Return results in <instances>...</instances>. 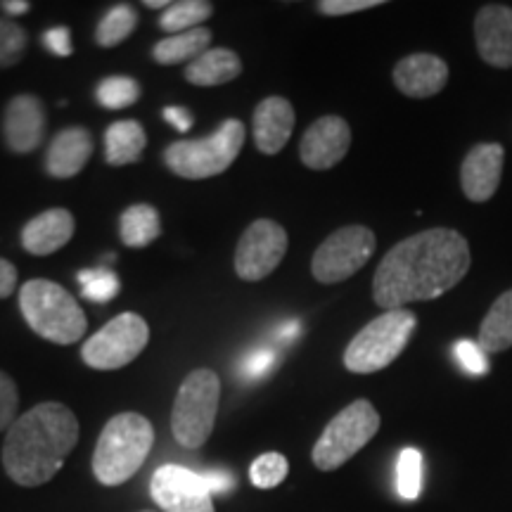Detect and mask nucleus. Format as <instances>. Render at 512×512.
Returning a JSON list of instances; mask_svg holds the SVG:
<instances>
[{
    "mask_svg": "<svg viewBox=\"0 0 512 512\" xmlns=\"http://www.w3.org/2000/svg\"><path fill=\"white\" fill-rule=\"evenodd\" d=\"M470 264V245L458 230H422L384 254L373 278V299L384 311L439 299L465 278Z\"/></svg>",
    "mask_w": 512,
    "mask_h": 512,
    "instance_id": "obj_1",
    "label": "nucleus"
},
{
    "mask_svg": "<svg viewBox=\"0 0 512 512\" xmlns=\"http://www.w3.org/2000/svg\"><path fill=\"white\" fill-rule=\"evenodd\" d=\"M79 420L60 401L38 403L5 432L3 470L19 486L48 484L79 444Z\"/></svg>",
    "mask_w": 512,
    "mask_h": 512,
    "instance_id": "obj_2",
    "label": "nucleus"
},
{
    "mask_svg": "<svg viewBox=\"0 0 512 512\" xmlns=\"http://www.w3.org/2000/svg\"><path fill=\"white\" fill-rule=\"evenodd\" d=\"M155 427L140 413H119L102 427L93 453V475L102 486L126 484L150 456Z\"/></svg>",
    "mask_w": 512,
    "mask_h": 512,
    "instance_id": "obj_3",
    "label": "nucleus"
},
{
    "mask_svg": "<svg viewBox=\"0 0 512 512\" xmlns=\"http://www.w3.org/2000/svg\"><path fill=\"white\" fill-rule=\"evenodd\" d=\"M19 311L31 332L46 342L69 347L88 332V318L74 294L46 278H34L19 287Z\"/></svg>",
    "mask_w": 512,
    "mask_h": 512,
    "instance_id": "obj_4",
    "label": "nucleus"
},
{
    "mask_svg": "<svg viewBox=\"0 0 512 512\" xmlns=\"http://www.w3.org/2000/svg\"><path fill=\"white\" fill-rule=\"evenodd\" d=\"M247 128L240 119H226L207 138L178 140L164 150V164L171 174L185 181H204L221 176L238 159L245 145Z\"/></svg>",
    "mask_w": 512,
    "mask_h": 512,
    "instance_id": "obj_5",
    "label": "nucleus"
},
{
    "mask_svg": "<svg viewBox=\"0 0 512 512\" xmlns=\"http://www.w3.org/2000/svg\"><path fill=\"white\" fill-rule=\"evenodd\" d=\"M415 328H418V318L413 311H384L351 339L344 351V368L356 375L380 373L403 354Z\"/></svg>",
    "mask_w": 512,
    "mask_h": 512,
    "instance_id": "obj_6",
    "label": "nucleus"
},
{
    "mask_svg": "<svg viewBox=\"0 0 512 512\" xmlns=\"http://www.w3.org/2000/svg\"><path fill=\"white\" fill-rule=\"evenodd\" d=\"M221 403V380L211 368H195L178 387L171 432L183 448H200L214 432Z\"/></svg>",
    "mask_w": 512,
    "mask_h": 512,
    "instance_id": "obj_7",
    "label": "nucleus"
},
{
    "mask_svg": "<svg viewBox=\"0 0 512 512\" xmlns=\"http://www.w3.org/2000/svg\"><path fill=\"white\" fill-rule=\"evenodd\" d=\"M380 430V413L368 399H358L342 408L335 418L328 422L320 439L311 451V460L318 470L332 472L368 446Z\"/></svg>",
    "mask_w": 512,
    "mask_h": 512,
    "instance_id": "obj_8",
    "label": "nucleus"
},
{
    "mask_svg": "<svg viewBox=\"0 0 512 512\" xmlns=\"http://www.w3.org/2000/svg\"><path fill=\"white\" fill-rule=\"evenodd\" d=\"M150 344V325L136 311L119 313L83 342L81 358L93 370H121Z\"/></svg>",
    "mask_w": 512,
    "mask_h": 512,
    "instance_id": "obj_9",
    "label": "nucleus"
},
{
    "mask_svg": "<svg viewBox=\"0 0 512 512\" xmlns=\"http://www.w3.org/2000/svg\"><path fill=\"white\" fill-rule=\"evenodd\" d=\"M375 233L368 226H344L328 235L311 256V275L323 285L349 280L373 259Z\"/></svg>",
    "mask_w": 512,
    "mask_h": 512,
    "instance_id": "obj_10",
    "label": "nucleus"
},
{
    "mask_svg": "<svg viewBox=\"0 0 512 512\" xmlns=\"http://www.w3.org/2000/svg\"><path fill=\"white\" fill-rule=\"evenodd\" d=\"M287 245V230L273 219H256L249 223L245 233L235 247L233 266L240 280L245 283H259L266 280L275 268L283 264Z\"/></svg>",
    "mask_w": 512,
    "mask_h": 512,
    "instance_id": "obj_11",
    "label": "nucleus"
},
{
    "mask_svg": "<svg viewBox=\"0 0 512 512\" xmlns=\"http://www.w3.org/2000/svg\"><path fill=\"white\" fill-rule=\"evenodd\" d=\"M150 496L164 512H216L200 472L164 465L152 475Z\"/></svg>",
    "mask_w": 512,
    "mask_h": 512,
    "instance_id": "obj_12",
    "label": "nucleus"
},
{
    "mask_svg": "<svg viewBox=\"0 0 512 512\" xmlns=\"http://www.w3.org/2000/svg\"><path fill=\"white\" fill-rule=\"evenodd\" d=\"M48 114L38 95L19 93L3 110V140L12 155H31L46 140Z\"/></svg>",
    "mask_w": 512,
    "mask_h": 512,
    "instance_id": "obj_13",
    "label": "nucleus"
},
{
    "mask_svg": "<svg viewBox=\"0 0 512 512\" xmlns=\"http://www.w3.org/2000/svg\"><path fill=\"white\" fill-rule=\"evenodd\" d=\"M351 147V126L347 119L335 117H320L306 128L302 143H299V159L306 169L311 171H328L337 166L347 157Z\"/></svg>",
    "mask_w": 512,
    "mask_h": 512,
    "instance_id": "obj_14",
    "label": "nucleus"
},
{
    "mask_svg": "<svg viewBox=\"0 0 512 512\" xmlns=\"http://www.w3.org/2000/svg\"><path fill=\"white\" fill-rule=\"evenodd\" d=\"M505 150L498 143H479L467 152L460 166V185L467 200L486 202L496 195L503 178Z\"/></svg>",
    "mask_w": 512,
    "mask_h": 512,
    "instance_id": "obj_15",
    "label": "nucleus"
},
{
    "mask_svg": "<svg viewBox=\"0 0 512 512\" xmlns=\"http://www.w3.org/2000/svg\"><path fill=\"white\" fill-rule=\"evenodd\" d=\"M475 41L479 57L496 69L512 67V8L484 5L475 17Z\"/></svg>",
    "mask_w": 512,
    "mask_h": 512,
    "instance_id": "obj_16",
    "label": "nucleus"
},
{
    "mask_svg": "<svg viewBox=\"0 0 512 512\" xmlns=\"http://www.w3.org/2000/svg\"><path fill=\"white\" fill-rule=\"evenodd\" d=\"M394 86L406 98L425 100L441 93L448 83V64L439 55L413 53L396 62Z\"/></svg>",
    "mask_w": 512,
    "mask_h": 512,
    "instance_id": "obj_17",
    "label": "nucleus"
},
{
    "mask_svg": "<svg viewBox=\"0 0 512 512\" xmlns=\"http://www.w3.org/2000/svg\"><path fill=\"white\" fill-rule=\"evenodd\" d=\"M294 121H297V114H294L292 102L287 98L271 95V98L261 100L252 114L256 150L264 152V155H278V152H283L292 138Z\"/></svg>",
    "mask_w": 512,
    "mask_h": 512,
    "instance_id": "obj_18",
    "label": "nucleus"
},
{
    "mask_svg": "<svg viewBox=\"0 0 512 512\" xmlns=\"http://www.w3.org/2000/svg\"><path fill=\"white\" fill-rule=\"evenodd\" d=\"M93 136L88 128L69 126L55 133L46 152V174L57 181L79 176L93 157Z\"/></svg>",
    "mask_w": 512,
    "mask_h": 512,
    "instance_id": "obj_19",
    "label": "nucleus"
},
{
    "mask_svg": "<svg viewBox=\"0 0 512 512\" xmlns=\"http://www.w3.org/2000/svg\"><path fill=\"white\" fill-rule=\"evenodd\" d=\"M76 221L69 209L53 207L29 219L22 228V247L31 256H50L74 238Z\"/></svg>",
    "mask_w": 512,
    "mask_h": 512,
    "instance_id": "obj_20",
    "label": "nucleus"
},
{
    "mask_svg": "<svg viewBox=\"0 0 512 512\" xmlns=\"http://www.w3.org/2000/svg\"><path fill=\"white\" fill-rule=\"evenodd\" d=\"M242 74V60L230 48H209L185 67V81L197 88H214L235 81Z\"/></svg>",
    "mask_w": 512,
    "mask_h": 512,
    "instance_id": "obj_21",
    "label": "nucleus"
},
{
    "mask_svg": "<svg viewBox=\"0 0 512 512\" xmlns=\"http://www.w3.org/2000/svg\"><path fill=\"white\" fill-rule=\"evenodd\" d=\"M147 147V133L140 121H114L105 131V162L110 166L136 164Z\"/></svg>",
    "mask_w": 512,
    "mask_h": 512,
    "instance_id": "obj_22",
    "label": "nucleus"
},
{
    "mask_svg": "<svg viewBox=\"0 0 512 512\" xmlns=\"http://www.w3.org/2000/svg\"><path fill=\"white\" fill-rule=\"evenodd\" d=\"M211 48V31L204 27L183 31V34L166 36L164 41L155 43L152 48V60L164 67H174V64L195 62L197 57L207 53Z\"/></svg>",
    "mask_w": 512,
    "mask_h": 512,
    "instance_id": "obj_23",
    "label": "nucleus"
},
{
    "mask_svg": "<svg viewBox=\"0 0 512 512\" xmlns=\"http://www.w3.org/2000/svg\"><path fill=\"white\" fill-rule=\"evenodd\" d=\"M479 347L486 354H501L512 347V290L503 292L491 304L482 325H479Z\"/></svg>",
    "mask_w": 512,
    "mask_h": 512,
    "instance_id": "obj_24",
    "label": "nucleus"
},
{
    "mask_svg": "<svg viewBox=\"0 0 512 512\" xmlns=\"http://www.w3.org/2000/svg\"><path fill=\"white\" fill-rule=\"evenodd\" d=\"M121 242L131 249H145L162 235V216L152 204H133L119 219Z\"/></svg>",
    "mask_w": 512,
    "mask_h": 512,
    "instance_id": "obj_25",
    "label": "nucleus"
},
{
    "mask_svg": "<svg viewBox=\"0 0 512 512\" xmlns=\"http://www.w3.org/2000/svg\"><path fill=\"white\" fill-rule=\"evenodd\" d=\"M138 10L133 5L121 3L114 5L102 15V19L95 27V43L100 48H117L126 38L133 36V31L138 27Z\"/></svg>",
    "mask_w": 512,
    "mask_h": 512,
    "instance_id": "obj_26",
    "label": "nucleus"
},
{
    "mask_svg": "<svg viewBox=\"0 0 512 512\" xmlns=\"http://www.w3.org/2000/svg\"><path fill=\"white\" fill-rule=\"evenodd\" d=\"M211 15H214V5L209 0H181L164 10V15L159 17V27L169 31L171 36L183 34V31L202 27Z\"/></svg>",
    "mask_w": 512,
    "mask_h": 512,
    "instance_id": "obj_27",
    "label": "nucleus"
},
{
    "mask_svg": "<svg viewBox=\"0 0 512 512\" xmlns=\"http://www.w3.org/2000/svg\"><path fill=\"white\" fill-rule=\"evenodd\" d=\"M95 100L105 110H126L140 100V83L131 76H107L95 88Z\"/></svg>",
    "mask_w": 512,
    "mask_h": 512,
    "instance_id": "obj_28",
    "label": "nucleus"
},
{
    "mask_svg": "<svg viewBox=\"0 0 512 512\" xmlns=\"http://www.w3.org/2000/svg\"><path fill=\"white\" fill-rule=\"evenodd\" d=\"M396 491L403 501H415L422 491V453L418 448H403L396 463Z\"/></svg>",
    "mask_w": 512,
    "mask_h": 512,
    "instance_id": "obj_29",
    "label": "nucleus"
},
{
    "mask_svg": "<svg viewBox=\"0 0 512 512\" xmlns=\"http://www.w3.org/2000/svg\"><path fill=\"white\" fill-rule=\"evenodd\" d=\"M29 46V36L22 24L10 17H0V69L17 67L24 60Z\"/></svg>",
    "mask_w": 512,
    "mask_h": 512,
    "instance_id": "obj_30",
    "label": "nucleus"
},
{
    "mask_svg": "<svg viewBox=\"0 0 512 512\" xmlns=\"http://www.w3.org/2000/svg\"><path fill=\"white\" fill-rule=\"evenodd\" d=\"M287 472H290V463L283 453L268 451L264 456H259L249 467V479L256 489H275L287 479Z\"/></svg>",
    "mask_w": 512,
    "mask_h": 512,
    "instance_id": "obj_31",
    "label": "nucleus"
},
{
    "mask_svg": "<svg viewBox=\"0 0 512 512\" xmlns=\"http://www.w3.org/2000/svg\"><path fill=\"white\" fill-rule=\"evenodd\" d=\"M79 283L83 287V297L91 299L95 304H107L117 297L121 290L119 278L112 271H83L79 273Z\"/></svg>",
    "mask_w": 512,
    "mask_h": 512,
    "instance_id": "obj_32",
    "label": "nucleus"
},
{
    "mask_svg": "<svg viewBox=\"0 0 512 512\" xmlns=\"http://www.w3.org/2000/svg\"><path fill=\"white\" fill-rule=\"evenodd\" d=\"M19 408V389L17 382L0 370V432H8L17 420Z\"/></svg>",
    "mask_w": 512,
    "mask_h": 512,
    "instance_id": "obj_33",
    "label": "nucleus"
},
{
    "mask_svg": "<svg viewBox=\"0 0 512 512\" xmlns=\"http://www.w3.org/2000/svg\"><path fill=\"white\" fill-rule=\"evenodd\" d=\"M453 354H456V361L463 366L465 373L484 375L489 370V358H486V351L479 347V342L458 339L456 347H453Z\"/></svg>",
    "mask_w": 512,
    "mask_h": 512,
    "instance_id": "obj_34",
    "label": "nucleus"
},
{
    "mask_svg": "<svg viewBox=\"0 0 512 512\" xmlns=\"http://www.w3.org/2000/svg\"><path fill=\"white\" fill-rule=\"evenodd\" d=\"M377 5H382V0H320L316 10L325 17H342L354 15V12L373 10Z\"/></svg>",
    "mask_w": 512,
    "mask_h": 512,
    "instance_id": "obj_35",
    "label": "nucleus"
},
{
    "mask_svg": "<svg viewBox=\"0 0 512 512\" xmlns=\"http://www.w3.org/2000/svg\"><path fill=\"white\" fill-rule=\"evenodd\" d=\"M273 366H275L273 351L259 349V351H252V354L245 356L240 373H242V377H247V380H256V377L266 375Z\"/></svg>",
    "mask_w": 512,
    "mask_h": 512,
    "instance_id": "obj_36",
    "label": "nucleus"
},
{
    "mask_svg": "<svg viewBox=\"0 0 512 512\" xmlns=\"http://www.w3.org/2000/svg\"><path fill=\"white\" fill-rule=\"evenodd\" d=\"M43 43H46V48L57 57H69L74 53L72 31H69L67 27L48 29L46 34H43Z\"/></svg>",
    "mask_w": 512,
    "mask_h": 512,
    "instance_id": "obj_37",
    "label": "nucleus"
},
{
    "mask_svg": "<svg viewBox=\"0 0 512 512\" xmlns=\"http://www.w3.org/2000/svg\"><path fill=\"white\" fill-rule=\"evenodd\" d=\"M204 484H207V489L211 494H230V491L235 489V477L233 472L228 470H207V472H200Z\"/></svg>",
    "mask_w": 512,
    "mask_h": 512,
    "instance_id": "obj_38",
    "label": "nucleus"
},
{
    "mask_svg": "<svg viewBox=\"0 0 512 512\" xmlns=\"http://www.w3.org/2000/svg\"><path fill=\"white\" fill-rule=\"evenodd\" d=\"M17 290V266L0 256V299H8Z\"/></svg>",
    "mask_w": 512,
    "mask_h": 512,
    "instance_id": "obj_39",
    "label": "nucleus"
},
{
    "mask_svg": "<svg viewBox=\"0 0 512 512\" xmlns=\"http://www.w3.org/2000/svg\"><path fill=\"white\" fill-rule=\"evenodd\" d=\"M164 119L169 121V124L174 126L176 131H181V133H188L190 128H192V114L185 110V107H178V105L166 107Z\"/></svg>",
    "mask_w": 512,
    "mask_h": 512,
    "instance_id": "obj_40",
    "label": "nucleus"
},
{
    "mask_svg": "<svg viewBox=\"0 0 512 512\" xmlns=\"http://www.w3.org/2000/svg\"><path fill=\"white\" fill-rule=\"evenodd\" d=\"M0 10H3L8 17H19V15H27L31 10V3L29 0H0Z\"/></svg>",
    "mask_w": 512,
    "mask_h": 512,
    "instance_id": "obj_41",
    "label": "nucleus"
},
{
    "mask_svg": "<svg viewBox=\"0 0 512 512\" xmlns=\"http://www.w3.org/2000/svg\"><path fill=\"white\" fill-rule=\"evenodd\" d=\"M294 335H299V320H287L283 328H280V337L292 339Z\"/></svg>",
    "mask_w": 512,
    "mask_h": 512,
    "instance_id": "obj_42",
    "label": "nucleus"
},
{
    "mask_svg": "<svg viewBox=\"0 0 512 512\" xmlns=\"http://www.w3.org/2000/svg\"><path fill=\"white\" fill-rule=\"evenodd\" d=\"M169 0H145V8H152V10H162V8H169Z\"/></svg>",
    "mask_w": 512,
    "mask_h": 512,
    "instance_id": "obj_43",
    "label": "nucleus"
},
{
    "mask_svg": "<svg viewBox=\"0 0 512 512\" xmlns=\"http://www.w3.org/2000/svg\"><path fill=\"white\" fill-rule=\"evenodd\" d=\"M143 512H155V510H143Z\"/></svg>",
    "mask_w": 512,
    "mask_h": 512,
    "instance_id": "obj_44",
    "label": "nucleus"
}]
</instances>
